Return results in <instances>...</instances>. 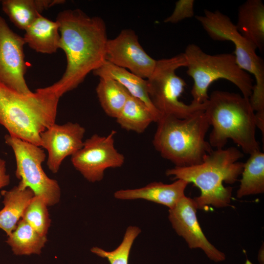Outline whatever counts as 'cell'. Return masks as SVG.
I'll return each instance as SVG.
<instances>
[{
  "label": "cell",
  "instance_id": "28",
  "mask_svg": "<svg viewBox=\"0 0 264 264\" xmlns=\"http://www.w3.org/2000/svg\"><path fill=\"white\" fill-rule=\"evenodd\" d=\"M10 182V176L6 173V162L0 157V189L8 185Z\"/></svg>",
  "mask_w": 264,
  "mask_h": 264
},
{
  "label": "cell",
  "instance_id": "14",
  "mask_svg": "<svg viewBox=\"0 0 264 264\" xmlns=\"http://www.w3.org/2000/svg\"><path fill=\"white\" fill-rule=\"evenodd\" d=\"M85 132L79 124L68 122L55 123L41 133V147L47 151L46 164L51 172L57 173L63 160L82 147Z\"/></svg>",
  "mask_w": 264,
  "mask_h": 264
},
{
  "label": "cell",
  "instance_id": "3",
  "mask_svg": "<svg viewBox=\"0 0 264 264\" xmlns=\"http://www.w3.org/2000/svg\"><path fill=\"white\" fill-rule=\"evenodd\" d=\"M243 154L237 148L213 150L198 164L188 167H174L168 169L166 174L176 179L192 183L200 191L194 198L198 209L209 205L224 208L230 205L232 188L225 187L223 183L233 184L242 174L244 163L238 160Z\"/></svg>",
  "mask_w": 264,
  "mask_h": 264
},
{
  "label": "cell",
  "instance_id": "21",
  "mask_svg": "<svg viewBox=\"0 0 264 264\" xmlns=\"http://www.w3.org/2000/svg\"><path fill=\"white\" fill-rule=\"evenodd\" d=\"M120 127L138 133L144 132L156 118L151 110L140 100L130 95L115 118Z\"/></svg>",
  "mask_w": 264,
  "mask_h": 264
},
{
  "label": "cell",
  "instance_id": "10",
  "mask_svg": "<svg viewBox=\"0 0 264 264\" xmlns=\"http://www.w3.org/2000/svg\"><path fill=\"white\" fill-rule=\"evenodd\" d=\"M116 132L112 130L106 136L94 134L84 141L82 147L71 156L74 167L88 181H101L108 168L121 167L124 155L114 146Z\"/></svg>",
  "mask_w": 264,
  "mask_h": 264
},
{
  "label": "cell",
  "instance_id": "11",
  "mask_svg": "<svg viewBox=\"0 0 264 264\" xmlns=\"http://www.w3.org/2000/svg\"><path fill=\"white\" fill-rule=\"evenodd\" d=\"M25 44L23 37L14 32L0 16V82L19 93L29 94L32 91L24 78Z\"/></svg>",
  "mask_w": 264,
  "mask_h": 264
},
{
  "label": "cell",
  "instance_id": "2",
  "mask_svg": "<svg viewBox=\"0 0 264 264\" xmlns=\"http://www.w3.org/2000/svg\"><path fill=\"white\" fill-rule=\"evenodd\" d=\"M60 98L49 86L23 94L0 82V124L10 135L41 147V133L56 123Z\"/></svg>",
  "mask_w": 264,
  "mask_h": 264
},
{
  "label": "cell",
  "instance_id": "16",
  "mask_svg": "<svg viewBox=\"0 0 264 264\" xmlns=\"http://www.w3.org/2000/svg\"><path fill=\"white\" fill-rule=\"evenodd\" d=\"M236 28L241 35L263 51L264 48V4L261 0H247L238 9Z\"/></svg>",
  "mask_w": 264,
  "mask_h": 264
},
{
  "label": "cell",
  "instance_id": "27",
  "mask_svg": "<svg viewBox=\"0 0 264 264\" xmlns=\"http://www.w3.org/2000/svg\"><path fill=\"white\" fill-rule=\"evenodd\" d=\"M194 0H179L175 3L172 14L166 18L165 23H176L181 21L192 18L194 15Z\"/></svg>",
  "mask_w": 264,
  "mask_h": 264
},
{
  "label": "cell",
  "instance_id": "6",
  "mask_svg": "<svg viewBox=\"0 0 264 264\" xmlns=\"http://www.w3.org/2000/svg\"><path fill=\"white\" fill-rule=\"evenodd\" d=\"M183 53L187 62V74L194 80L191 91L192 102L205 103L209 98V86L220 79L233 83L240 90L242 96L249 99L254 86L253 79L248 73L238 66L234 55H210L193 44H188Z\"/></svg>",
  "mask_w": 264,
  "mask_h": 264
},
{
  "label": "cell",
  "instance_id": "23",
  "mask_svg": "<svg viewBox=\"0 0 264 264\" xmlns=\"http://www.w3.org/2000/svg\"><path fill=\"white\" fill-rule=\"evenodd\" d=\"M96 92L105 113L114 118L119 115L131 95L120 83L108 77H99Z\"/></svg>",
  "mask_w": 264,
  "mask_h": 264
},
{
  "label": "cell",
  "instance_id": "20",
  "mask_svg": "<svg viewBox=\"0 0 264 264\" xmlns=\"http://www.w3.org/2000/svg\"><path fill=\"white\" fill-rule=\"evenodd\" d=\"M1 8L17 28L24 30L45 10L65 2L64 0H2Z\"/></svg>",
  "mask_w": 264,
  "mask_h": 264
},
{
  "label": "cell",
  "instance_id": "29",
  "mask_svg": "<svg viewBox=\"0 0 264 264\" xmlns=\"http://www.w3.org/2000/svg\"><path fill=\"white\" fill-rule=\"evenodd\" d=\"M264 244L261 246L258 255V260L260 264H264Z\"/></svg>",
  "mask_w": 264,
  "mask_h": 264
},
{
  "label": "cell",
  "instance_id": "9",
  "mask_svg": "<svg viewBox=\"0 0 264 264\" xmlns=\"http://www.w3.org/2000/svg\"><path fill=\"white\" fill-rule=\"evenodd\" d=\"M5 143L13 150L16 163V176L19 185L29 188L35 196L41 198L47 206L57 204L61 198V189L57 180L47 176L42 168L46 155L41 147L6 134Z\"/></svg>",
  "mask_w": 264,
  "mask_h": 264
},
{
  "label": "cell",
  "instance_id": "26",
  "mask_svg": "<svg viewBox=\"0 0 264 264\" xmlns=\"http://www.w3.org/2000/svg\"><path fill=\"white\" fill-rule=\"evenodd\" d=\"M47 206L41 198L34 196L22 217V220L42 236H46L50 225Z\"/></svg>",
  "mask_w": 264,
  "mask_h": 264
},
{
  "label": "cell",
  "instance_id": "25",
  "mask_svg": "<svg viewBox=\"0 0 264 264\" xmlns=\"http://www.w3.org/2000/svg\"><path fill=\"white\" fill-rule=\"evenodd\" d=\"M141 232L135 226H129L125 233L120 245L114 250L108 251L95 246L90 251L96 255L107 259L110 264H129V255L134 240Z\"/></svg>",
  "mask_w": 264,
  "mask_h": 264
},
{
  "label": "cell",
  "instance_id": "7",
  "mask_svg": "<svg viewBox=\"0 0 264 264\" xmlns=\"http://www.w3.org/2000/svg\"><path fill=\"white\" fill-rule=\"evenodd\" d=\"M209 36L214 41H228L235 45V57L238 66L252 74L256 83L249 100L258 120L264 119V63L256 53L257 48L237 30L230 18L219 10L205 9L203 16H196Z\"/></svg>",
  "mask_w": 264,
  "mask_h": 264
},
{
  "label": "cell",
  "instance_id": "17",
  "mask_svg": "<svg viewBox=\"0 0 264 264\" xmlns=\"http://www.w3.org/2000/svg\"><path fill=\"white\" fill-rule=\"evenodd\" d=\"M23 37L25 44L38 53L51 54L60 48L58 23L42 15L25 30Z\"/></svg>",
  "mask_w": 264,
  "mask_h": 264
},
{
  "label": "cell",
  "instance_id": "8",
  "mask_svg": "<svg viewBox=\"0 0 264 264\" xmlns=\"http://www.w3.org/2000/svg\"><path fill=\"white\" fill-rule=\"evenodd\" d=\"M186 64L183 53L157 60L153 73L147 79L150 98L161 116L170 115L184 119L205 109V103L192 102L186 104L179 99L184 91L186 83L176 72L178 68L186 67Z\"/></svg>",
  "mask_w": 264,
  "mask_h": 264
},
{
  "label": "cell",
  "instance_id": "19",
  "mask_svg": "<svg viewBox=\"0 0 264 264\" xmlns=\"http://www.w3.org/2000/svg\"><path fill=\"white\" fill-rule=\"evenodd\" d=\"M0 194L3 197L4 207L0 211V229L8 236L16 227L35 195L30 188H22L19 185L9 191L2 190Z\"/></svg>",
  "mask_w": 264,
  "mask_h": 264
},
{
  "label": "cell",
  "instance_id": "15",
  "mask_svg": "<svg viewBox=\"0 0 264 264\" xmlns=\"http://www.w3.org/2000/svg\"><path fill=\"white\" fill-rule=\"evenodd\" d=\"M189 183L178 179L171 184L154 182L139 188L120 190L114 194L115 198L122 200L145 199L173 208L185 196Z\"/></svg>",
  "mask_w": 264,
  "mask_h": 264
},
{
  "label": "cell",
  "instance_id": "24",
  "mask_svg": "<svg viewBox=\"0 0 264 264\" xmlns=\"http://www.w3.org/2000/svg\"><path fill=\"white\" fill-rule=\"evenodd\" d=\"M237 197L262 194L264 192V154L260 150L250 154L244 163Z\"/></svg>",
  "mask_w": 264,
  "mask_h": 264
},
{
  "label": "cell",
  "instance_id": "12",
  "mask_svg": "<svg viewBox=\"0 0 264 264\" xmlns=\"http://www.w3.org/2000/svg\"><path fill=\"white\" fill-rule=\"evenodd\" d=\"M106 61L145 79L153 73L157 60L144 50L135 32L122 30L113 39H108L106 45Z\"/></svg>",
  "mask_w": 264,
  "mask_h": 264
},
{
  "label": "cell",
  "instance_id": "18",
  "mask_svg": "<svg viewBox=\"0 0 264 264\" xmlns=\"http://www.w3.org/2000/svg\"><path fill=\"white\" fill-rule=\"evenodd\" d=\"M93 73L99 77H108L122 85L130 94L144 103L151 110L156 118V122L161 115L153 106L148 93L147 79L140 77L128 70L118 67L106 61Z\"/></svg>",
  "mask_w": 264,
  "mask_h": 264
},
{
  "label": "cell",
  "instance_id": "22",
  "mask_svg": "<svg viewBox=\"0 0 264 264\" xmlns=\"http://www.w3.org/2000/svg\"><path fill=\"white\" fill-rule=\"evenodd\" d=\"M47 241L46 236H42L23 220L8 236L6 242L16 255H39Z\"/></svg>",
  "mask_w": 264,
  "mask_h": 264
},
{
  "label": "cell",
  "instance_id": "13",
  "mask_svg": "<svg viewBox=\"0 0 264 264\" xmlns=\"http://www.w3.org/2000/svg\"><path fill=\"white\" fill-rule=\"evenodd\" d=\"M198 209L194 199L185 196L169 209L168 218L175 231L190 248H200L210 260L223 262L226 259L225 254L213 245L202 232L197 218Z\"/></svg>",
  "mask_w": 264,
  "mask_h": 264
},
{
  "label": "cell",
  "instance_id": "1",
  "mask_svg": "<svg viewBox=\"0 0 264 264\" xmlns=\"http://www.w3.org/2000/svg\"><path fill=\"white\" fill-rule=\"evenodd\" d=\"M60 48L67 64L60 79L49 87L60 97L76 88L90 72L106 61V26L99 17H90L79 9L59 12Z\"/></svg>",
  "mask_w": 264,
  "mask_h": 264
},
{
  "label": "cell",
  "instance_id": "4",
  "mask_svg": "<svg viewBox=\"0 0 264 264\" xmlns=\"http://www.w3.org/2000/svg\"><path fill=\"white\" fill-rule=\"evenodd\" d=\"M204 112L213 127L209 142L212 148L222 149L230 139L249 155L260 150L256 137L255 112L249 98L215 90L205 102Z\"/></svg>",
  "mask_w": 264,
  "mask_h": 264
},
{
  "label": "cell",
  "instance_id": "5",
  "mask_svg": "<svg viewBox=\"0 0 264 264\" xmlns=\"http://www.w3.org/2000/svg\"><path fill=\"white\" fill-rule=\"evenodd\" d=\"M156 123L153 145L161 156L175 167L199 164L213 150L205 140L210 126L204 110L184 119L162 115Z\"/></svg>",
  "mask_w": 264,
  "mask_h": 264
}]
</instances>
